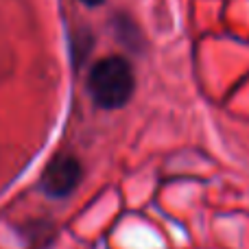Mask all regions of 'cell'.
Returning a JSON list of instances; mask_svg holds the SVG:
<instances>
[{
    "label": "cell",
    "mask_w": 249,
    "mask_h": 249,
    "mask_svg": "<svg viewBox=\"0 0 249 249\" xmlns=\"http://www.w3.org/2000/svg\"><path fill=\"white\" fill-rule=\"evenodd\" d=\"M133 70L124 57L109 55L92 66L88 74V92L103 109H118L129 103L133 94Z\"/></svg>",
    "instance_id": "cell-1"
},
{
    "label": "cell",
    "mask_w": 249,
    "mask_h": 249,
    "mask_svg": "<svg viewBox=\"0 0 249 249\" xmlns=\"http://www.w3.org/2000/svg\"><path fill=\"white\" fill-rule=\"evenodd\" d=\"M83 175V166L74 155H57L42 173V190L53 199H66L77 190Z\"/></svg>",
    "instance_id": "cell-2"
},
{
    "label": "cell",
    "mask_w": 249,
    "mask_h": 249,
    "mask_svg": "<svg viewBox=\"0 0 249 249\" xmlns=\"http://www.w3.org/2000/svg\"><path fill=\"white\" fill-rule=\"evenodd\" d=\"M83 4H88V7H99L101 2H103V0H81Z\"/></svg>",
    "instance_id": "cell-4"
},
{
    "label": "cell",
    "mask_w": 249,
    "mask_h": 249,
    "mask_svg": "<svg viewBox=\"0 0 249 249\" xmlns=\"http://www.w3.org/2000/svg\"><path fill=\"white\" fill-rule=\"evenodd\" d=\"M114 33H116V37L121 39L124 46L131 48V51L142 46L140 31H138L136 22L129 16H114Z\"/></svg>",
    "instance_id": "cell-3"
}]
</instances>
